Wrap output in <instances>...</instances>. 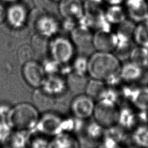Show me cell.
<instances>
[{"mask_svg":"<svg viewBox=\"0 0 148 148\" xmlns=\"http://www.w3.org/2000/svg\"><path fill=\"white\" fill-rule=\"evenodd\" d=\"M121 60L113 52L96 51L88 58L87 75L90 78L103 81L106 86L115 87L121 80Z\"/></svg>","mask_w":148,"mask_h":148,"instance_id":"1","label":"cell"},{"mask_svg":"<svg viewBox=\"0 0 148 148\" xmlns=\"http://www.w3.org/2000/svg\"><path fill=\"white\" fill-rule=\"evenodd\" d=\"M40 115V113L32 103L21 102L12 106L6 120L14 131L32 132Z\"/></svg>","mask_w":148,"mask_h":148,"instance_id":"2","label":"cell"},{"mask_svg":"<svg viewBox=\"0 0 148 148\" xmlns=\"http://www.w3.org/2000/svg\"><path fill=\"white\" fill-rule=\"evenodd\" d=\"M75 47L71 38L57 35L50 39L48 53L50 57L58 63L68 64L75 57Z\"/></svg>","mask_w":148,"mask_h":148,"instance_id":"3","label":"cell"},{"mask_svg":"<svg viewBox=\"0 0 148 148\" xmlns=\"http://www.w3.org/2000/svg\"><path fill=\"white\" fill-rule=\"evenodd\" d=\"M64 117L52 110L40 114L35 129L32 131L47 137H53L62 132Z\"/></svg>","mask_w":148,"mask_h":148,"instance_id":"4","label":"cell"},{"mask_svg":"<svg viewBox=\"0 0 148 148\" xmlns=\"http://www.w3.org/2000/svg\"><path fill=\"white\" fill-rule=\"evenodd\" d=\"M119 110L117 105L97 101L92 116L96 122L107 129L117 124Z\"/></svg>","mask_w":148,"mask_h":148,"instance_id":"5","label":"cell"},{"mask_svg":"<svg viewBox=\"0 0 148 148\" xmlns=\"http://www.w3.org/2000/svg\"><path fill=\"white\" fill-rule=\"evenodd\" d=\"M96 101L85 93L76 95L70 103V111L73 117L86 121L93 116Z\"/></svg>","mask_w":148,"mask_h":148,"instance_id":"6","label":"cell"},{"mask_svg":"<svg viewBox=\"0 0 148 148\" xmlns=\"http://www.w3.org/2000/svg\"><path fill=\"white\" fill-rule=\"evenodd\" d=\"M45 11L35 17L34 28L35 34L50 39L57 35L60 24L56 16Z\"/></svg>","mask_w":148,"mask_h":148,"instance_id":"7","label":"cell"},{"mask_svg":"<svg viewBox=\"0 0 148 148\" xmlns=\"http://www.w3.org/2000/svg\"><path fill=\"white\" fill-rule=\"evenodd\" d=\"M120 93L135 109L148 111V86H126L121 89Z\"/></svg>","mask_w":148,"mask_h":148,"instance_id":"8","label":"cell"},{"mask_svg":"<svg viewBox=\"0 0 148 148\" xmlns=\"http://www.w3.org/2000/svg\"><path fill=\"white\" fill-rule=\"evenodd\" d=\"M21 65V75L25 82L34 88L40 87L46 76L42 64L33 59Z\"/></svg>","mask_w":148,"mask_h":148,"instance_id":"9","label":"cell"},{"mask_svg":"<svg viewBox=\"0 0 148 148\" xmlns=\"http://www.w3.org/2000/svg\"><path fill=\"white\" fill-rule=\"evenodd\" d=\"M28 12L24 5L18 2L11 3L6 9V20L14 29H21L28 22Z\"/></svg>","mask_w":148,"mask_h":148,"instance_id":"10","label":"cell"},{"mask_svg":"<svg viewBox=\"0 0 148 148\" xmlns=\"http://www.w3.org/2000/svg\"><path fill=\"white\" fill-rule=\"evenodd\" d=\"M116 43V36L111 29H97L92 35V45L96 51L113 53Z\"/></svg>","mask_w":148,"mask_h":148,"instance_id":"11","label":"cell"},{"mask_svg":"<svg viewBox=\"0 0 148 148\" xmlns=\"http://www.w3.org/2000/svg\"><path fill=\"white\" fill-rule=\"evenodd\" d=\"M58 10L64 19L77 23L84 14V4L82 0H61L58 2Z\"/></svg>","mask_w":148,"mask_h":148,"instance_id":"12","label":"cell"},{"mask_svg":"<svg viewBox=\"0 0 148 148\" xmlns=\"http://www.w3.org/2000/svg\"><path fill=\"white\" fill-rule=\"evenodd\" d=\"M123 5L127 18L136 24L143 21L148 14V0H124Z\"/></svg>","mask_w":148,"mask_h":148,"instance_id":"13","label":"cell"},{"mask_svg":"<svg viewBox=\"0 0 148 148\" xmlns=\"http://www.w3.org/2000/svg\"><path fill=\"white\" fill-rule=\"evenodd\" d=\"M40 88L56 98L68 91L65 77L60 74L46 75Z\"/></svg>","mask_w":148,"mask_h":148,"instance_id":"14","label":"cell"},{"mask_svg":"<svg viewBox=\"0 0 148 148\" xmlns=\"http://www.w3.org/2000/svg\"><path fill=\"white\" fill-rule=\"evenodd\" d=\"M117 125L125 131H131L139 126L138 110H133L130 106L119 107Z\"/></svg>","mask_w":148,"mask_h":148,"instance_id":"15","label":"cell"},{"mask_svg":"<svg viewBox=\"0 0 148 148\" xmlns=\"http://www.w3.org/2000/svg\"><path fill=\"white\" fill-rule=\"evenodd\" d=\"M31 98L32 103L40 113L52 110L57 99L46 92L40 87L34 88Z\"/></svg>","mask_w":148,"mask_h":148,"instance_id":"16","label":"cell"},{"mask_svg":"<svg viewBox=\"0 0 148 148\" xmlns=\"http://www.w3.org/2000/svg\"><path fill=\"white\" fill-rule=\"evenodd\" d=\"M145 69L137 64L130 61H127L121 66L120 71V77L122 82L127 83H133L142 79Z\"/></svg>","mask_w":148,"mask_h":148,"instance_id":"17","label":"cell"},{"mask_svg":"<svg viewBox=\"0 0 148 148\" xmlns=\"http://www.w3.org/2000/svg\"><path fill=\"white\" fill-rule=\"evenodd\" d=\"M80 143L76 135L61 132L50 140L49 148H80Z\"/></svg>","mask_w":148,"mask_h":148,"instance_id":"18","label":"cell"},{"mask_svg":"<svg viewBox=\"0 0 148 148\" xmlns=\"http://www.w3.org/2000/svg\"><path fill=\"white\" fill-rule=\"evenodd\" d=\"M68 91L75 95L84 93L88 79L87 75H82L72 72L65 77Z\"/></svg>","mask_w":148,"mask_h":148,"instance_id":"19","label":"cell"},{"mask_svg":"<svg viewBox=\"0 0 148 148\" xmlns=\"http://www.w3.org/2000/svg\"><path fill=\"white\" fill-rule=\"evenodd\" d=\"M71 39L76 47H85L89 43L92 45V35L87 27L80 25L76 26L71 31Z\"/></svg>","mask_w":148,"mask_h":148,"instance_id":"20","label":"cell"},{"mask_svg":"<svg viewBox=\"0 0 148 148\" xmlns=\"http://www.w3.org/2000/svg\"><path fill=\"white\" fill-rule=\"evenodd\" d=\"M105 17L111 25H118L128 18L123 4L109 5L105 9Z\"/></svg>","mask_w":148,"mask_h":148,"instance_id":"21","label":"cell"},{"mask_svg":"<svg viewBox=\"0 0 148 148\" xmlns=\"http://www.w3.org/2000/svg\"><path fill=\"white\" fill-rule=\"evenodd\" d=\"M31 136V131L13 130L7 143L9 148H29Z\"/></svg>","mask_w":148,"mask_h":148,"instance_id":"22","label":"cell"},{"mask_svg":"<svg viewBox=\"0 0 148 148\" xmlns=\"http://www.w3.org/2000/svg\"><path fill=\"white\" fill-rule=\"evenodd\" d=\"M132 40L136 46L148 48V25L144 21L136 24Z\"/></svg>","mask_w":148,"mask_h":148,"instance_id":"23","label":"cell"},{"mask_svg":"<svg viewBox=\"0 0 148 148\" xmlns=\"http://www.w3.org/2000/svg\"><path fill=\"white\" fill-rule=\"evenodd\" d=\"M128 58L130 61L146 69L148 67V48L136 45L134 46Z\"/></svg>","mask_w":148,"mask_h":148,"instance_id":"24","label":"cell"},{"mask_svg":"<svg viewBox=\"0 0 148 148\" xmlns=\"http://www.w3.org/2000/svg\"><path fill=\"white\" fill-rule=\"evenodd\" d=\"M83 131L90 140L99 142L105 135V129L94 120L86 124Z\"/></svg>","mask_w":148,"mask_h":148,"instance_id":"25","label":"cell"},{"mask_svg":"<svg viewBox=\"0 0 148 148\" xmlns=\"http://www.w3.org/2000/svg\"><path fill=\"white\" fill-rule=\"evenodd\" d=\"M131 139L134 145L148 148V125H140L132 131Z\"/></svg>","mask_w":148,"mask_h":148,"instance_id":"26","label":"cell"},{"mask_svg":"<svg viewBox=\"0 0 148 148\" xmlns=\"http://www.w3.org/2000/svg\"><path fill=\"white\" fill-rule=\"evenodd\" d=\"M106 87V84L103 81L90 78L88 80L84 93L96 101Z\"/></svg>","mask_w":148,"mask_h":148,"instance_id":"27","label":"cell"},{"mask_svg":"<svg viewBox=\"0 0 148 148\" xmlns=\"http://www.w3.org/2000/svg\"><path fill=\"white\" fill-rule=\"evenodd\" d=\"M50 39L35 34L32 38L31 46L35 53L44 54L48 52Z\"/></svg>","mask_w":148,"mask_h":148,"instance_id":"28","label":"cell"},{"mask_svg":"<svg viewBox=\"0 0 148 148\" xmlns=\"http://www.w3.org/2000/svg\"><path fill=\"white\" fill-rule=\"evenodd\" d=\"M71 64L73 72L82 75H87V57L83 55L75 56Z\"/></svg>","mask_w":148,"mask_h":148,"instance_id":"29","label":"cell"},{"mask_svg":"<svg viewBox=\"0 0 148 148\" xmlns=\"http://www.w3.org/2000/svg\"><path fill=\"white\" fill-rule=\"evenodd\" d=\"M35 53L31 46L29 44L21 45L17 51V57L20 64L23 65L25 62L34 59Z\"/></svg>","mask_w":148,"mask_h":148,"instance_id":"30","label":"cell"},{"mask_svg":"<svg viewBox=\"0 0 148 148\" xmlns=\"http://www.w3.org/2000/svg\"><path fill=\"white\" fill-rule=\"evenodd\" d=\"M50 140L46 136L31 132L29 148H49Z\"/></svg>","mask_w":148,"mask_h":148,"instance_id":"31","label":"cell"},{"mask_svg":"<svg viewBox=\"0 0 148 148\" xmlns=\"http://www.w3.org/2000/svg\"><path fill=\"white\" fill-rule=\"evenodd\" d=\"M41 64L46 75L60 74L61 64L51 58L45 59Z\"/></svg>","mask_w":148,"mask_h":148,"instance_id":"32","label":"cell"},{"mask_svg":"<svg viewBox=\"0 0 148 148\" xmlns=\"http://www.w3.org/2000/svg\"><path fill=\"white\" fill-rule=\"evenodd\" d=\"M13 131L7 120H0V143H7Z\"/></svg>","mask_w":148,"mask_h":148,"instance_id":"33","label":"cell"},{"mask_svg":"<svg viewBox=\"0 0 148 148\" xmlns=\"http://www.w3.org/2000/svg\"><path fill=\"white\" fill-rule=\"evenodd\" d=\"M12 106L8 103L0 104V120H6Z\"/></svg>","mask_w":148,"mask_h":148,"instance_id":"34","label":"cell"},{"mask_svg":"<svg viewBox=\"0 0 148 148\" xmlns=\"http://www.w3.org/2000/svg\"><path fill=\"white\" fill-rule=\"evenodd\" d=\"M34 4L36 5L38 9L45 10V8L50 4L49 3L54 2L52 0H33Z\"/></svg>","mask_w":148,"mask_h":148,"instance_id":"35","label":"cell"},{"mask_svg":"<svg viewBox=\"0 0 148 148\" xmlns=\"http://www.w3.org/2000/svg\"><path fill=\"white\" fill-rule=\"evenodd\" d=\"M6 9L4 6L0 3V24L3 23L6 20Z\"/></svg>","mask_w":148,"mask_h":148,"instance_id":"36","label":"cell"},{"mask_svg":"<svg viewBox=\"0 0 148 148\" xmlns=\"http://www.w3.org/2000/svg\"><path fill=\"white\" fill-rule=\"evenodd\" d=\"M101 1L106 3L109 5L123 4L124 1V0H101Z\"/></svg>","mask_w":148,"mask_h":148,"instance_id":"37","label":"cell"},{"mask_svg":"<svg viewBox=\"0 0 148 148\" xmlns=\"http://www.w3.org/2000/svg\"><path fill=\"white\" fill-rule=\"evenodd\" d=\"M5 2H9L10 3H14V2H18V0H2Z\"/></svg>","mask_w":148,"mask_h":148,"instance_id":"38","label":"cell"},{"mask_svg":"<svg viewBox=\"0 0 148 148\" xmlns=\"http://www.w3.org/2000/svg\"><path fill=\"white\" fill-rule=\"evenodd\" d=\"M125 148H140V147H138V146H137L134 145L133 146H128V147H125Z\"/></svg>","mask_w":148,"mask_h":148,"instance_id":"39","label":"cell"},{"mask_svg":"<svg viewBox=\"0 0 148 148\" xmlns=\"http://www.w3.org/2000/svg\"><path fill=\"white\" fill-rule=\"evenodd\" d=\"M147 25H148V14H147V16H146V17L145 18V20L143 21Z\"/></svg>","mask_w":148,"mask_h":148,"instance_id":"40","label":"cell"},{"mask_svg":"<svg viewBox=\"0 0 148 148\" xmlns=\"http://www.w3.org/2000/svg\"><path fill=\"white\" fill-rule=\"evenodd\" d=\"M54 2H60L61 0H52Z\"/></svg>","mask_w":148,"mask_h":148,"instance_id":"41","label":"cell"},{"mask_svg":"<svg viewBox=\"0 0 148 148\" xmlns=\"http://www.w3.org/2000/svg\"><path fill=\"white\" fill-rule=\"evenodd\" d=\"M147 116H148V111H147Z\"/></svg>","mask_w":148,"mask_h":148,"instance_id":"42","label":"cell"}]
</instances>
